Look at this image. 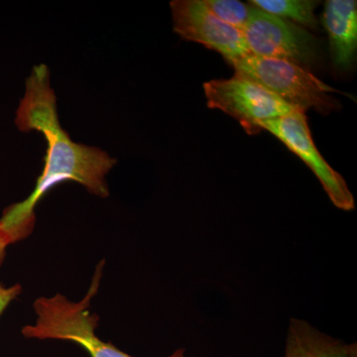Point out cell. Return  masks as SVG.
Masks as SVG:
<instances>
[{"instance_id":"10","label":"cell","mask_w":357,"mask_h":357,"mask_svg":"<svg viewBox=\"0 0 357 357\" xmlns=\"http://www.w3.org/2000/svg\"><path fill=\"white\" fill-rule=\"evenodd\" d=\"M351 344L321 332L307 321L291 319L284 357H349Z\"/></svg>"},{"instance_id":"7","label":"cell","mask_w":357,"mask_h":357,"mask_svg":"<svg viewBox=\"0 0 357 357\" xmlns=\"http://www.w3.org/2000/svg\"><path fill=\"white\" fill-rule=\"evenodd\" d=\"M170 7L174 31L183 39L218 52L225 61L250 54L243 32L220 20L203 0H174Z\"/></svg>"},{"instance_id":"2","label":"cell","mask_w":357,"mask_h":357,"mask_svg":"<svg viewBox=\"0 0 357 357\" xmlns=\"http://www.w3.org/2000/svg\"><path fill=\"white\" fill-rule=\"evenodd\" d=\"M105 260L96 265L86 296L74 302L62 294L51 297H39L33 303L36 321L25 326L22 335L28 340H66L83 347L91 357H133L122 351L112 342L96 335L100 317L91 311V301L98 295L102 278ZM167 357L188 356L185 349H178Z\"/></svg>"},{"instance_id":"6","label":"cell","mask_w":357,"mask_h":357,"mask_svg":"<svg viewBox=\"0 0 357 357\" xmlns=\"http://www.w3.org/2000/svg\"><path fill=\"white\" fill-rule=\"evenodd\" d=\"M261 130L276 136L290 151L304 161L319 178L328 198L340 210L354 211V197L344 177L324 159L312 141L306 112L295 110L291 114L260 122Z\"/></svg>"},{"instance_id":"8","label":"cell","mask_w":357,"mask_h":357,"mask_svg":"<svg viewBox=\"0 0 357 357\" xmlns=\"http://www.w3.org/2000/svg\"><path fill=\"white\" fill-rule=\"evenodd\" d=\"M25 86L24 96L16 110V128L21 132L42 133L60 123L57 98L51 86L48 67L44 64L35 66Z\"/></svg>"},{"instance_id":"15","label":"cell","mask_w":357,"mask_h":357,"mask_svg":"<svg viewBox=\"0 0 357 357\" xmlns=\"http://www.w3.org/2000/svg\"><path fill=\"white\" fill-rule=\"evenodd\" d=\"M349 357H357V347L356 342L351 344V352H349Z\"/></svg>"},{"instance_id":"11","label":"cell","mask_w":357,"mask_h":357,"mask_svg":"<svg viewBox=\"0 0 357 357\" xmlns=\"http://www.w3.org/2000/svg\"><path fill=\"white\" fill-rule=\"evenodd\" d=\"M252 4L265 13L278 16L284 20H293L300 26L318 29V20L314 8L319 1L312 0H251Z\"/></svg>"},{"instance_id":"14","label":"cell","mask_w":357,"mask_h":357,"mask_svg":"<svg viewBox=\"0 0 357 357\" xmlns=\"http://www.w3.org/2000/svg\"><path fill=\"white\" fill-rule=\"evenodd\" d=\"M8 245H10V244L0 234V265L3 263L4 258H6V248Z\"/></svg>"},{"instance_id":"3","label":"cell","mask_w":357,"mask_h":357,"mask_svg":"<svg viewBox=\"0 0 357 357\" xmlns=\"http://www.w3.org/2000/svg\"><path fill=\"white\" fill-rule=\"evenodd\" d=\"M227 62L234 68V74L260 84L294 109L305 112L314 109L321 114L340 109V102L330 96L331 93H338L337 89L289 61L249 54Z\"/></svg>"},{"instance_id":"13","label":"cell","mask_w":357,"mask_h":357,"mask_svg":"<svg viewBox=\"0 0 357 357\" xmlns=\"http://www.w3.org/2000/svg\"><path fill=\"white\" fill-rule=\"evenodd\" d=\"M21 292H22V288L20 284H15L10 287H4L0 284V316L6 311L10 303L20 295Z\"/></svg>"},{"instance_id":"5","label":"cell","mask_w":357,"mask_h":357,"mask_svg":"<svg viewBox=\"0 0 357 357\" xmlns=\"http://www.w3.org/2000/svg\"><path fill=\"white\" fill-rule=\"evenodd\" d=\"M243 32L249 52L256 57L289 61L304 69L318 62L319 44L314 35L258 7Z\"/></svg>"},{"instance_id":"1","label":"cell","mask_w":357,"mask_h":357,"mask_svg":"<svg viewBox=\"0 0 357 357\" xmlns=\"http://www.w3.org/2000/svg\"><path fill=\"white\" fill-rule=\"evenodd\" d=\"M41 134L47 141V151L36 185L27 199L7 206L0 218V234L9 244L23 241L32 234L37 204L61 183L72 181L98 198L109 196L105 178L116 164L115 158L100 148L74 142L61 123Z\"/></svg>"},{"instance_id":"4","label":"cell","mask_w":357,"mask_h":357,"mask_svg":"<svg viewBox=\"0 0 357 357\" xmlns=\"http://www.w3.org/2000/svg\"><path fill=\"white\" fill-rule=\"evenodd\" d=\"M208 107L234 117L248 134L260 132V122L297 110L262 86L234 74L227 79L204 84Z\"/></svg>"},{"instance_id":"12","label":"cell","mask_w":357,"mask_h":357,"mask_svg":"<svg viewBox=\"0 0 357 357\" xmlns=\"http://www.w3.org/2000/svg\"><path fill=\"white\" fill-rule=\"evenodd\" d=\"M204 3L220 20L241 31L248 25L255 8L252 4L237 0H204Z\"/></svg>"},{"instance_id":"9","label":"cell","mask_w":357,"mask_h":357,"mask_svg":"<svg viewBox=\"0 0 357 357\" xmlns=\"http://www.w3.org/2000/svg\"><path fill=\"white\" fill-rule=\"evenodd\" d=\"M321 24L330 39L331 55L337 69L347 70L356 62L357 49V2L328 0Z\"/></svg>"}]
</instances>
